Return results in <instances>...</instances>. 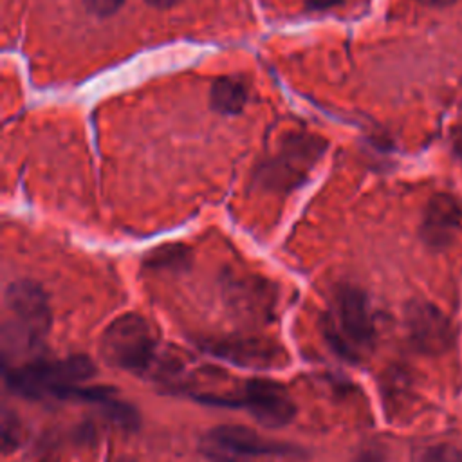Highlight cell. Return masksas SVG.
Segmentation results:
<instances>
[{
    "instance_id": "6da1fadb",
    "label": "cell",
    "mask_w": 462,
    "mask_h": 462,
    "mask_svg": "<svg viewBox=\"0 0 462 462\" xmlns=\"http://www.w3.org/2000/svg\"><path fill=\"white\" fill-rule=\"evenodd\" d=\"M96 374V365L83 354H69L65 357H34L4 368L7 388L23 399L74 401L103 408L117 392L105 386H85V383H88Z\"/></svg>"
},
{
    "instance_id": "7a4b0ae2",
    "label": "cell",
    "mask_w": 462,
    "mask_h": 462,
    "mask_svg": "<svg viewBox=\"0 0 462 462\" xmlns=\"http://www.w3.org/2000/svg\"><path fill=\"white\" fill-rule=\"evenodd\" d=\"M52 323L45 291L31 280L11 282L2 305V359L4 368L34 357L45 345Z\"/></svg>"
},
{
    "instance_id": "3957f363",
    "label": "cell",
    "mask_w": 462,
    "mask_h": 462,
    "mask_svg": "<svg viewBox=\"0 0 462 462\" xmlns=\"http://www.w3.org/2000/svg\"><path fill=\"white\" fill-rule=\"evenodd\" d=\"M321 332L343 359L359 363L368 357L375 343V321L365 292L354 285H339L321 316Z\"/></svg>"
},
{
    "instance_id": "277c9868",
    "label": "cell",
    "mask_w": 462,
    "mask_h": 462,
    "mask_svg": "<svg viewBox=\"0 0 462 462\" xmlns=\"http://www.w3.org/2000/svg\"><path fill=\"white\" fill-rule=\"evenodd\" d=\"M103 361L134 375H148L159 363V341L152 325L137 312H125L114 318L99 337Z\"/></svg>"
},
{
    "instance_id": "5b68a950",
    "label": "cell",
    "mask_w": 462,
    "mask_h": 462,
    "mask_svg": "<svg viewBox=\"0 0 462 462\" xmlns=\"http://www.w3.org/2000/svg\"><path fill=\"white\" fill-rule=\"evenodd\" d=\"M189 399L220 408H240L267 428H282L296 415V402L289 390L265 377H253L227 392H188Z\"/></svg>"
},
{
    "instance_id": "8992f818",
    "label": "cell",
    "mask_w": 462,
    "mask_h": 462,
    "mask_svg": "<svg viewBox=\"0 0 462 462\" xmlns=\"http://www.w3.org/2000/svg\"><path fill=\"white\" fill-rule=\"evenodd\" d=\"M202 451L211 457H283L296 451L291 444L269 439L240 424H222L209 430L200 442Z\"/></svg>"
},
{
    "instance_id": "52a82bcc",
    "label": "cell",
    "mask_w": 462,
    "mask_h": 462,
    "mask_svg": "<svg viewBox=\"0 0 462 462\" xmlns=\"http://www.w3.org/2000/svg\"><path fill=\"white\" fill-rule=\"evenodd\" d=\"M321 150L323 144H318V139H307L305 135L289 139L282 152L260 168L258 180L273 189L292 188L305 179Z\"/></svg>"
},
{
    "instance_id": "ba28073f",
    "label": "cell",
    "mask_w": 462,
    "mask_h": 462,
    "mask_svg": "<svg viewBox=\"0 0 462 462\" xmlns=\"http://www.w3.org/2000/svg\"><path fill=\"white\" fill-rule=\"evenodd\" d=\"M406 328L417 350L430 356L448 352L455 339L449 318L433 303L417 300L406 307Z\"/></svg>"
},
{
    "instance_id": "9c48e42d",
    "label": "cell",
    "mask_w": 462,
    "mask_h": 462,
    "mask_svg": "<svg viewBox=\"0 0 462 462\" xmlns=\"http://www.w3.org/2000/svg\"><path fill=\"white\" fill-rule=\"evenodd\" d=\"M462 233V204L448 193H437L424 209L420 235L431 247H446Z\"/></svg>"
},
{
    "instance_id": "30bf717a",
    "label": "cell",
    "mask_w": 462,
    "mask_h": 462,
    "mask_svg": "<svg viewBox=\"0 0 462 462\" xmlns=\"http://www.w3.org/2000/svg\"><path fill=\"white\" fill-rule=\"evenodd\" d=\"M247 96L249 90L242 78L224 76L213 83L209 92V103L213 110L220 114H238L244 108Z\"/></svg>"
},
{
    "instance_id": "8fae6325",
    "label": "cell",
    "mask_w": 462,
    "mask_h": 462,
    "mask_svg": "<svg viewBox=\"0 0 462 462\" xmlns=\"http://www.w3.org/2000/svg\"><path fill=\"white\" fill-rule=\"evenodd\" d=\"M417 462H462V451L451 444H435L426 448Z\"/></svg>"
},
{
    "instance_id": "7c38bea8",
    "label": "cell",
    "mask_w": 462,
    "mask_h": 462,
    "mask_svg": "<svg viewBox=\"0 0 462 462\" xmlns=\"http://www.w3.org/2000/svg\"><path fill=\"white\" fill-rule=\"evenodd\" d=\"M83 4L92 14L105 18V16L114 14L116 11H119L121 5L125 4V0H83Z\"/></svg>"
},
{
    "instance_id": "4fadbf2b",
    "label": "cell",
    "mask_w": 462,
    "mask_h": 462,
    "mask_svg": "<svg viewBox=\"0 0 462 462\" xmlns=\"http://www.w3.org/2000/svg\"><path fill=\"white\" fill-rule=\"evenodd\" d=\"M451 144H453L455 155L462 161V126L453 128V132H451Z\"/></svg>"
},
{
    "instance_id": "5bb4252c",
    "label": "cell",
    "mask_w": 462,
    "mask_h": 462,
    "mask_svg": "<svg viewBox=\"0 0 462 462\" xmlns=\"http://www.w3.org/2000/svg\"><path fill=\"white\" fill-rule=\"evenodd\" d=\"M144 2L153 5V7H157V9H166V7L175 5L179 0H144Z\"/></svg>"
},
{
    "instance_id": "9a60e30c",
    "label": "cell",
    "mask_w": 462,
    "mask_h": 462,
    "mask_svg": "<svg viewBox=\"0 0 462 462\" xmlns=\"http://www.w3.org/2000/svg\"><path fill=\"white\" fill-rule=\"evenodd\" d=\"M422 4H426V5H435V7H444V5H451V4H455L457 0H420Z\"/></svg>"
},
{
    "instance_id": "2e32d148",
    "label": "cell",
    "mask_w": 462,
    "mask_h": 462,
    "mask_svg": "<svg viewBox=\"0 0 462 462\" xmlns=\"http://www.w3.org/2000/svg\"><path fill=\"white\" fill-rule=\"evenodd\" d=\"M211 462H249V458H235V457H211Z\"/></svg>"
},
{
    "instance_id": "e0dca14e",
    "label": "cell",
    "mask_w": 462,
    "mask_h": 462,
    "mask_svg": "<svg viewBox=\"0 0 462 462\" xmlns=\"http://www.w3.org/2000/svg\"><path fill=\"white\" fill-rule=\"evenodd\" d=\"M361 462H381V458L377 457V453H365Z\"/></svg>"
},
{
    "instance_id": "ac0fdd59",
    "label": "cell",
    "mask_w": 462,
    "mask_h": 462,
    "mask_svg": "<svg viewBox=\"0 0 462 462\" xmlns=\"http://www.w3.org/2000/svg\"><path fill=\"white\" fill-rule=\"evenodd\" d=\"M309 2H310L316 9H319V7H323V4H325V5H332L334 0H309Z\"/></svg>"
},
{
    "instance_id": "d6986e66",
    "label": "cell",
    "mask_w": 462,
    "mask_h": 462,
    "mask_svg": "<svg viewBox=\"0 0 462 462\" xmlns=\"http://www.w3.org/2000/svg\"><path fill=\"white\" fill-rule=\"evenodd\" d=\"M125 462H128V460H125ZM130 462H132V460H130Z\"/></svg>"
}]
</instances>
